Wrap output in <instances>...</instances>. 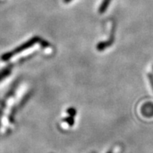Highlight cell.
<instances>
[{
  "instance_id": "cell-4",
  "label": "cell",
  "mask_w": 153,
  "mask_h": 153,
  "mask_svg": "<svg viewBox=\"0 0 153 153\" xmlns=\"http://www.w3.org/2000/svg\"><path fill=\"white\" fill-rule=\"evenodd\" d=\"M148 77H149V82H150V85H151L152 88L153 90V75L152 74H148Z\"/></svg>"
},
{
  "instance_id": "cell-1",
  "label": "cell",
  "mask_w": 153,
  "mask_h": 153,
  "mask_svg": "<svg viewBox=\"0 0 153 153\" xmlns=\"http://www.w3.org/2000/svg\"><path fill=\"white\" fill-rule=\"evenodd\" d=\"M40 40V38L38 36L33 37V38H31L30 39H29L28 41H27L26 42H24V44H22L21 45L17 47L15 50L12 51V52L9 53V54H6L5 56H3V59H9L10 58V57H12L13 56H14V55L18 54L20 52H23V51L26 50L27 48H30L32 45H34V44H36L37 42H39V41Z\"/></svg>"
},
{
  "instance_id": "cell-6",
  "label": "cell",
  "mask_w": 153,
  "mask_h": 153,
  "mask_svg": "<svg viewBox=\"0 0 153 153\" xmlns=\"http://www.w3.org/2000/svg\"><path fill=\"white\" fill-rule=\"evenodd\" d=\"M106 153H117V152H116V149H110V150L107 152Z\"/></svg>"
},
{
  "instance_id": "cell-2",
  "label": "cell",
  "mask_w": 153,
  "mask_h": 153,
  "mask_svg": "<svg viewBox=\"0 0 153 153\" xmlns=\"http://www.w3.org/2000/svg\"><path fill=\"white\" fill-rule=\"evenodd\" d=\"M115 38V24H113V27H112V30H111V35H110V40L105 41V42H101L99 44L97 45V49L99 51H103L104 49L107 48V47L110 46L111 45L113 44L114 42Z\"/></svg>"
},
{
  "instance_id": "cell-3",
  "label": "cell",
  "mask_w": 153,
  "mask_h": 153,
  "mask_svg": "<svg viewBox=\"0 0 153 153\" xmlns=\"http://www.w3.org/2000/svg\"><path fill=\"white\" fill-rule=\"evenodd\" d=\"M112 0H103L102 2V4L100 5L99 8V13L100 14H102L106 11V10L108 9V7L109 6V4Z\"/></svg>"
},
{
  "instance_id": "cell-7",
  "label": "cell",
  "mask_w": 153,
  "mask_h": 153,
  "mask_svg": "<svg viewBox=\"0 0 153 153\" xmlns=\"http://www.w3.org/2000/svg\"><path fill=\"white\" fill-rule=\"evenodd\" d=\"M72 0H63V2H65V3H68V2H71Z\"/></svg>"
},
{
  "instance_id": "cell-5",
  "label": "cell",
  "mask_w": 153,
  "mask_h": 153,
  "mask_svg": "<svg viewBox=\"0 0 153 153\" xmlns=\"http://www.w3.org/2000/svg\"><path fill=\"white\" fill-rule=\"evenodd\" d=\"M67 112H68V113L71 114V116H72V117H74V116L76 114V110H75L74 109H69Z\"/></svg>"
}]
</instances>
